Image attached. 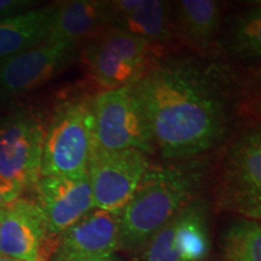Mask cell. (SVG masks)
Instances as JSON below:
<instances>
[{
	"label": "cell",
	"instance_id": "9a60e30c",
	"mask_svg": "<svg viewBox=\"0 0 261 261\" xmlns=\"http://www.w3.org/2000/svg\"><path fill=\"white\" fill-rule=\"evenodd\" d=\"M113 25L109 2L70 0L57 3L47 42L76 47L104 28Z\"/></svg>",
	"mask_w": 261,
	"mask_h": 261
},
{
	"label": "cell",
	"instance_id": "7a4b0ae2",
	"mask_svg": "<svg viewBox=\"0 0 261 261\" xmlns=\"http://www.w3.org/2000/svg\"><path fill=\"white\" fill-rule=\"evenodd\" d=\"M210 174L204 156L150 165L119 214L117 250L142 257L155 233L184 205L200 197Z\"/></svg>",
	"mask_w": 261,
	"mask_h": 261
},
{
	"label": "cell",
	"instance_id": "ac0fdd59",
	"mask_svg": "<svg viewBox=\"0 0 261 261\" xmlns=\"http://www.w3.org/2000/svg\"><path fill=\"white\" fill-rule=\"evenodd\" d=\"M227 50L244 62H256L261 56V6L254 5L234 18L227 34Z\"/></svg>",
	"mask_w": 261,
	"mask_h": 261
},
{
	"label": "cell",
	"instance_id": "7402d4cb",
	"mask_svg": "<svg viewBox=\"0 0 261 261\" xmlns=\"http://www.w3.org/2000/svg\"><path fill=\"white\" fill-rule=\"evenodd\" d=\"M90 261H122V260H121V259H119V257L115 256V255H112V256H108V257H103V259L90 260Z\"/></svg>",
	"mask_w": 261,
	"mask_h": 261
},
{
	"label": "cell",
	"instance_id": "5b68a950",
	"mask_svg": "<svg viewBox=\"0 0 261 261\" xmlns=\"http://www.w3.org/2000/svg\"><path fill=\"white\" fill-rule=\"evenodd\" d=\"M93 97H75L56 109L45 129L40 177L86 172L93 146Z\"/></svg>",
	"mask_w": 261,
	"mask_h": 261
},
{
	"label": "cell",
	"instance_id": "9c48e42d",
	"mask_svg": "<svg viewBox=\"0 0 261 261\" xmlns=\"http://www.w3.org/2000/svg\"><path fill=\"white\" fill-rule=\"evenodd\" d=\"M211 252L210 204L197 197L150 240L143 261H204Z\"/></svg>",
	"mask_w": 261,
	"mask_h": 261
},
{
	"label": "cell",
	"instance_id": "52a82bcc",
	"mask_svg": "<svg viewBox=\"0 0 261 261\" xmlns=\"http://www.w3.org/2000/svg\"><path fill=\"white\" fill-rule=\"evenodd\" d=\"M150 165V156L140 150H104L93 144L86 173L94 208L121 211Z\"/></svg>",
	"mask_w": 261,
	"mask_h": 261
},
{
	"label": "cell",
	"instance_id": "ffe728a7",
	"mask_svg": "<svg viewBox=\"0 0 261 261\" xmlns=\"http://www.w3.org/2000/svg\"><path fill=\"white\" fill-rule=\"evenodd\" d=\"M32 0H0V21L33 9Z\"/></svg>",
	"mask_w": 261,
	"mask_h": 261
},
{
	"label": "cell",
	"instance_id": "ba28073f",
	"mask_svg": "<svg viewBox=\"0 0 261 261\" xmlns=\"http://www.w3.org/2000/svg\"><path fill=\"white\" fill-rule=\"evenodd\" d=\"M45 129L28 113H15L0 120V181L23 191L40 178Z\"/></svg>",
	"mask_w": 261,
	"mask_h": 261
},
{
	"label": "cell",
	"instance_id": "5bb4252c",
	"mask_svg": "<svg viewBox=\"0 0 261 261\" xmlns=\"http://www.w3.org/2000/svg\"><path fill=\"white\" fill-rule=\"evenodd\" d=\"M172 32L200 56L217 45L224 23V5L215 0H180L169 5Z\"/></svg>",
	"mask_w": 261,
	"mask_h": 261
},
{
	"label": "cell",
	"instance_id": "e0dca14e",
	"mask_svg": "<svg viewBox=\"0 0 261 261\" xmlns=\"http://www.w3.org/2000/svg\"><path fill=\"white\" fill-rule=\"evenodd\" d=\"M57 3L31 9L0 21V61L47 40Z\"/></svg>",
	"mask_w": 261,
	"mask_h": 261
},
{
	"label": "cell",
	"instance_id": "7c38bea8",
	"mask_svg": "<svg viewBox=\"0 0 261 261\" xmlns=\"http://www.w3.org/2000/svg\"><path fill=\"white\" fill-rule=\"evenodd\" d=\"M119 214L93 208L61 234L51 261H90L115 255Z\"/></svg>",
	"mask_w": 261,
	"mask_h": 261
},
{
	"label": "cell",
	"instance_id": "8992f818",
	"mask_svg": "<svg viewBox=\"0 0 261 261\" xmlns=\"http://www.w3.org/2000/svg\"><path fill=\"white\" fill-rule=\"evenodd\" d=\"M93 144L104 150L137 149L149 156L156 146L133 85L93 97Z\"/></svg>",
	"mask_w": 261,
	"mask_h": 261
},
{
	"label": "cell",
	"instance_id": "2e32d148",
	"mask_svg": "<svg viewBox=\"0 0 261 261\" xmlns=\"http://www.w3.org/2000/svg\"><path fill=\"white\" fill-rule=\"evenodd\" d=\"M113 25L144 39L160 48L174 39L169 5L162 0H113L109 2Z\"/></svg>",
	"mask_w": 261,
	"mask_h": 261
},
{
	"label": "cell",
	"instance_id": "277c9868",
	"mask_svg": "<svg viewBox=\"0 0 261 261\" xmlns=\"http://www.w3.org/2000/svg\"><path fill=\"white\" fill-rule=\"evenodd\" d=\"M219 211L261 217V132L253 127L234 137L220 159L214 188Z\"/></svg>",
	"mask_w": 261,
	"mask_h": 261
},
{
	"label": "cell",
	"instance_id": "8fae6325",
	"mask_svg": "<svg viewBox=\"0 0 261 261\" xmlns=\"http://www.w3.org/2000/svg\"><path fill=\"white\" fill-rule=\"evenodd\" d=\"M34 189V201L41 210L52 237H60L94 208L86 172L40 177Z\"/></svg>",
	"mask_w": 261,
	"mask_h": 261
},
{
	"label": "cell",
	"instance_id": "6da1fadb",
	"mask_svg": "<svg viewBox=\"0 0 261 261\" xmlns=\"http://www.w3.org/2000/svg\"><path fill=\"white\" fill-rule=\"evenodd\" d=\"M156 150L165 159L202 158L237 127L242 93L233 71L205 56L156 57L133 83Z\"/></svg>",
	"mask_w": 261,
	"mask_h": 261
},
{
	"label": "cell",
	"instance_id": "3957f363",
	"mask_svg": "<svg viewBox=\"0 0 261 261\" xmlns=\"http://www.w3.org/2000/svg\"><path fill=\"white\" fill-rule=\"evenodd\" d=\"M144 39L109 25L84 42L81 58L87 76L99 90L136 83L159 54Z\"/></svg>",
	"mask_w": 261,
	"mask_h": 261
},
{
	"label": "cell",
	"instance_id": "4fadbf2b",
	"mask_svg": "<svg viewBox=\"0 0 261 261\" xmlns=\"http://www.w3.org/2000/svg\"><path fill=\"white\" fill-rule=\"evenodd\" d=\"M74 55V46L45 41L0 61V91L22 93L37 89L71 63Z\"/></svg>",
	"mask_w": 261,
	"mask_h": 261
},
{
	"label": "cell",
	"instance_id": "d6986e66",
	"mask_svg": "<svg viewBox=\"0 0 261 261\" xmlns=\"http://www.w3.org/2000/svg\"><path fill=\"white\" fill-rule=\"evenodd\" d=\"M221 261H261V227L257 220L241 218L221 238Z\"/></svg>",
	"mask_w": 261,
	"mask_h": 261
},
{
	"label": "cell",
	"instance_id": "30bf717a",
	"mask_svg": "<svg viewBox=\"0 0 261 261\" xmlns=\"http://www.w3.org/2000/svg\"><path fill=\"white\" fill-rule=\"evenodd\" d=\"M51 237L34 200L18 196L0 211V255L22 261H47Z\"/></svg>",
	"mask_w": 261,
	"mask_h": 261
},
{
	"label": "cell",
	"instance_id": "44dd1931",
	"mask_svg": "<svg viewBox=\"0 0 261 261\" xmlns=\"http://www.w3.org/2000/svg\"><path fill=\"white\" fill-rule=\"evenodd\" d=\"M21 190L17 188L12 187V185L5 184V182L0 181V211L3 207H5L9 202L15 200L21 195Z\"/></svg>",
	"mask_w": 261,
	"mask_h": 261
},
{
	"label": "cell",
	"instance_id": "603a6c76",
	"mask_svg": "<svg viewBox=\"0 0 261 261\" xmlns=\"http://www.w3.org/2000/svg\"><path fill=\"white\" fill-rule=\"evenodd\" d=\"M0 261H22V260L12 259V257H8V256H3V255H0Z\"/></svg>",
	"mask_w": 261,
	"mask_h": 261
}]
</instances>
